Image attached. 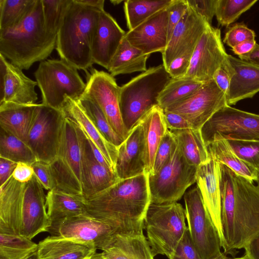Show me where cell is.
<instances>
[{"mask_svg": "<svg viewBox=\"0 0 259 259\" xmlns=\"http://www.w3.org/2000/svg\"><path fill=\"white\" fill-rule=\"evenodd\" d=\"M213 79L227 97L230 83V77L227 70L222 67L219 68L215 72Z\"/></svg>", "mask_w": 259, "mask_h": 259, "instance_id": "cell-54", "label": "cell"}, {"mask_svg": "<svg viewBox=\"0 0 259 259\" xmlns=\"http://www.w3.org/2000/svg\"><path fill=\"white\" fill-rule=\"evenodd\" d=\"M88 259H108V258L103 255L102 252L97 253L96 252L95 253H94L91 256H90Z\"/></svg>", "mask_w": 259, "mask_h": 259, "instance_id": "cell-60", "label": "cell"}, {"mask_svg": "<svg viewBox=\"0 0 259 259\" xmlns=\"http://www.w3.org/2000/svg\"><path fill=\"white\" fill-rule=\"evenodd\" d=\"M115 172L119 179L145 173L144 131L140 121L118 147Z\"/></svg>", "mask_w": 259, "mask_h": 259, "instance_id": "cell-24", "label": "cell"}, {"mask_svg": "<svg viewBox=\"0 0 259 259\" xmlns=\"http://www.w3.org/2000/svg\"><path fill=\"white\" fill-rule=\"evenodd\" d=\"M77 101L105 138L118 147L124 140L112 128L98 105L83 96Z\"/></svg>", "mask_w": 259, "mask_h": 259, "instance_id": "cell-39", "label": "cell"}, {"mask_svg": "<svg viewBox=\"0 0 259 259\" xmlns=\"http://www.w3.org/2000/svg\"><path fill=\"white\" fill-rule=\"evenodd\" d=\"M184 199L188 229L200 258H217L223 253L220 239L198 186L186 192Z\"/></svg>", "mask_w": 259, "mask_h": 259, "instance_id": "cell-11", "label": "cell"}, {"mask_svg": "<svg viewBox=\"0 0 259 259\" xmlns=\"http://www.w3.org/2000/svg\"><path fill=\"white\" fill-rule=\"evenodd\" d=\"M96 248L60 236H48L37 246L39 259H88Z\"/></svg>", "mask_w": 259, "mask_h": 259, "instance_id": "cell-27", "label": "cell"}, {"mask_svg": "<svg viewBox=\"0 0 259 259\" xmlns=\"http://www.w3.org/2000/svg\"><path fill=\"white\" fill-rule=\"evenodd\" d=\"M248 249L255 259H259V236L250 243Z\"/></svg>", "mask_w": 259, "mask_h": 259, "instance_id": "cell-58", "label": "cell"}, {"mask_svg": "<svg viewBox=\"0 0 259 259\" xmlns=\"http://www.w3.org/2000/svg\"><path fill=\"white\" fill-rule=\"evenodd\" d=\"M61 110L65 117L77 125L95 144L115 172L118 147L105 138L78 102L66 97Z\"/></svg>", "mask_w": 259, "mask_h": 259, "instance_id": "cell-25", "label": "cell"}, {"mask_svg": "<svg viewBox=\"0 0 259 259\" xmlns=\"http://www.w3.org/2000/svg\"><path fill=\"white\" fill-rule=\"evenodd\" d=\"M139 121L144 131L145 174L149 175L153 171L158 146L168 128L163 110L158 105L150 110Z\"/></svg>", "mask_w": 259, "mask_h": 259, "instance_id": "cell-29", "label": "cell"}, {"mask_svg": "<svg viewBox=\"0 0 259 259\" xmlns=\"http://www.w3.org/2000/svg\"><path fill=\"white\" fill-rule=\"evenodd\" d=\"M81 153L83 197L89 198L110 187L119 179L110 168L95 158L88 139L77 125Z\"/></svg>", "mask_w": 259, "mask_h": 259, "instance_id": "cell-22", "label": "cell"}, {"mask_svg": "<svg viewBox=\"0 0 259 259\" xmlns=\"http://www.w3.org/2000/svg\"><path fill=\"white\" fill-rule=\"evenodd\" d=\"M206 145L215 140H259V114L227 105L217 111L202 126Z\"/></svg>", "mask_w": 259, "mask_h": 259, "instance_id": "cell-12", "label": "cell"}, {"mask_svg": "<svg viewBox=\"0 0 259 259\" xmlns=\"http://www.w3.org/2000/svg\"><path fill=\"white\" fill-rule=\"evenodd\" d=\"M255 32L244 23H237L229 27L225 33L223 42L231 48L246 41L254 40Z\"/></svg>", "mask_w": 259, "mask_h": 259, "instance_id": "cell-44", "label": "cell"}, {"mask_svg": "<svg viewBox=\"0 0 259 259\" xmlns=\"http://www.w3.org/2000/svg\"><path fill=\"white\" fill-rule=\"evenodd\" d=\"M237 156L259 172V140H228Z\"/></svg>", "mask_w": 259, "mask_h": 259, "instance_id": "cell-43", "label": "cell"}, {"mask_svg": "<svg viewBox=\"0 0 259 259\" xmlns=\"http://www.w3.org/2000/svg\"><path fill=\"white\" fill-rule=\"evenodd\" d=\"M197 168L187 161L177 141L165 164L155 174L148 175L151 202H177L196 182Z\"/></svg>", "mask_w": 259, "mask_h": 259, "instance_id": "cell-8", "label": "cell"}, {"mask_svg": "<svg viewBox=\"0 0 259 259\" xmlns=\"http://www.w3.org/2000/svg\"><path fill=\"white\" fill-rule=\"evenodd\" d=\"M44 189L34 175L25 183L18 210L17 235L32 240L39 233L47 232L50 223Z\"/></svg>", "mask_w": 259, "mask_h": 259, "instance_id": "cell-16", "label": "cell"}, {"mask_svg": "<svg viewBox=\"0 0 259 259\" xmlns=\"http://www.w3.org/2000/svg\"><path fill=\"white\" fill-rule=\"evenodd\" d=\"M172 0H127L124 11L128 30H132L158 11L168 7Z\"/></svg>", "mask_w": 259, "mask_h": 259, "instance_id": "cell-35", "label": "cell"}, {"mask_svg": "<svg viewBox=\"0 0 259 259\" xmlns=\"http://www.w3.org/2000/svg\"><path fill=\"white\" fill-rule=\"evenodd\" d=\"M125 33L109 13L100 11L92 43L94 63L107 69Z\"/></svg>", "mask_w": 259, "mask_h": 259, "instance_id": "cell-23", "label": "cell"}, {"mask_svg": "<svg viewBox=\"0 0 259 259\" xmlns=\"http://www.w3.org/2000/svg\"><path fill=\"white\" fill-rule=\"evenodd\" d=\"M100 10L71 0L58 32L56 49L61 59L77 69L85 70L94 64L92 43Z\"/></svg>", "mask_w": 259, "mask_h": 259, "instance_id": "cell-4", "label": "cell"}, {"mask_svg": "<svg viewBox=\"0 0 259 259\" xmlns=\"http://www.w3.org/2000/svg\"><path fill=\"white\" fill-rule=\"evenodd\" d=\"M239 58L259 66V44H256L251 52L240 56Z\"/></svg>", "mask_w": 259, "mask_h": 259, "instance_id": "cell-56", "label": "cell"}, {"mask_svg": "<svg viewBox=\"0 0 259 259\" xmlns=\"http://www.w3.org/2000/svg\"><path fill=\"white\" fill-rule=\"evenodd\" d=\"M34 175L33 168L31 164L19 162L14 169L12 177L17 181L26 183L30 181Z\"/></svg>", "mask_w": 259, "mask_h": 259, "instance_id": "cell-52", "label": "cell"}, {"mask_svg": "<svg viewBox=\"0 0 259 259\" xmlns=\"http://www.w3.org/2000/svg\"><path fill=\"white\" fill-rule=\"evenodd\" d=\"M206 146L210 157L240 176L253 182L257 181L259 172L237 156L227 140H215Z\"/></svg>", "mask_w": 259, "mask_h": 259, "instance_id": "cell-33", "label": "cell"}, {"mask_svg": "<svg viewBox=\"0 0 259 259\" xmlns=\"http://www.w3.org/2000/svg\"><path fill=\"white\" fill-rule=\"evenodd\" d=\"M220 168L223 252L227 255L248 248L259 236V187L223 164Z\"/></svg>", "mask_w": 259, "mask_h": 259, "instance_id": "cell-1", "label": "cell"}, {"mask_svg": "<svg viewBox=\"0 0 259 259\" xmlns=\"http://www.w3.org/2000/svg\"><path fill=\"white\" fill-rule=\"evenodd\" d=\"M170 259H201L186 229Z\"/></svg>", "mask_w": 259, "mask_h": 259, "instance_id": "cell-48", "label": "cell"}, {"mask_svg": "<svg viewBox=\"0 0 259 259\" xmlns=\"http://www.w3.org/2000/svg\"><path fill=\"white\" fill-rule=\"evenodd\" d=\"M48 232L102 251L110 245L115 234L110 226L86 214L66 219Z\"/></svg>", "mask_w": 259, "mask_h": 259, "instance_id": "cell-17", "label": "cell"}, {"mask_svg": "<svg viewBox=\"0 0 259 259\" xmlns=\"http://www.w3.org/2000/svg\"><path fill=\"white\" fill-rule=\"evenodd\" d=\"M228 56L221 38V30L208 25L194 48L184 77L205 83L212 80L216 71L222 67L230 76L232 68Z\"/></svg>", "mask_w": 259, "mask_h": 259, "instance_id": "cell-13", "label": "cell"}, {"mask_svg": "<svg viewBox=\"0 0 259 259\" xmlns=\"http://www.w3.org/2000/svg\"><path fill=\"white\" fill-rule=\"evenodd\" d=\"M57 38L45 26L42 0H35L19 23L0 30V54L22 70H28L51 54L56 49Z\"/></svg>", "mask_w": 259, "mask_h": 259, "instance_id": "cell-3", "label": "cell"}, {"mask_svg": "<svg viewBox=\"0 0 259 259\" xmlns=\"http://www.w3.org/2000/svg\"><path fill=\"white\" fill-rule=\"evenodd\" d=\"M151 202L148 174L119 179L105 190L84 198L87 215L110 226L115 233H143Z\"/></svg>", "mask_w": 259, "mask_h": 259, "instance_id": "cell-2", "label": "cell"}, {"mask_svg": "<svg viewBox=\"0 0 259 259\" xmlns=\"http://www.w3.org/2000/svg\"><path fill=\"white\" fill-rule=\"evenodd\" d=\"M46 204L50 223L48 230L66 219L87 214L83 196L56 189L48 191Z\"/></svg>", "mask_w": 259, "mask_h": 259, "instance_id": "cell-30", "label": "cell"}, {"mask_svg": "<svg viewBox=\"0 0 259 259\" xmlns=\"http://www.w3.org/2000/svg\"><path fill=\"white\" fill-rule=\"evenodd\" d=\"M227 59L233 70L227 96V104L231 106L259 92V66L230 55Z\"/></svg>", "mask_w": 259, "mask_h": 259, "instance_id": "cell-26", "label": "cell"}, {"mask_svg": "<svg viewBox=\"0 0 259 259\" xmlns=\"http://www.w3.org/2000/svg\"><path fill=\"white\" fill-rule=\"evenodd\" d=\"M167 128L170 131L193 128L190 123L179 114L168 111H163Z\"/></svg>", "mask_w": 259, "mask_h": 259, "instance_id": "cell-51", "label": "cell"}, {"mask_svg": "<svg viewBox=\"0 0 259 259\" xmlns=\"http://www.w3.org/2000/svg\"><path fill=\"white\" fill-rule=\"evenodd\" d=\"M35 2V0H0V30L19 23Z\"/></svg>", "mask_w": 259, "mask_h": 259, "instance_id": "cell-40", "label": "cell"}, {"mask_svg": "<svg viewBox=\"0 0 259 259\" xmlns=\"http://www.w3.org/2000/svg\"><path fill=\"white\" fill-rule=\"evenodd\" d=\"M257 0H218L215 16L218 25L229 27Z\"/></svg>", "mask_w": 259, "mask_h": 259, "instance_id": "cell-41", "label": "cell"}, {"mask_svg": "<svg viewBox=\"0 0 259 259\" xmlns=\"http://www.w3.org/2000/svg\"><path fill=\"white\" fill-rule=\"evenodd\" d=\"M175 136L187 161L198 167L210 159L201 130L189 128L171 131Z\"/></svg>", "mask_w": 259, "mask_h": 259, "instance_id": "cell-34", "label": "cell"}, {"mask_svg": "<svg viewBox=\"0 0 259 259\" xmlns=\"http://www.w3.org/2000/svg\"><path fill=\"white\" fill-rule=\"evenodd\" d=\"M0 157L16 163L31 165L37 161L33 152L24 141L1 127Z\"/></svg>", "mask_w": 259, "mask_h": 259, "instance_id": "cell-37", "label": "cell"}, {"mask_svg": "<svg viewBox=\"0 0 259 259\" xmlns=\"http://www.w3.org/2000/svg\"><path fill=\"white\" fill-rule=\"evenodd\" d=\"M65 120L62 110L37 104L26 143L37 161L50 163L57 157Z\"/></svg>", "mask_w": 259, "mask_h": 259, "instance_id": "cell-10", "label": "cell"}, {"mask_svg": "<svg viewBox=\"0 0 259 259\" xmlns=\"http://www.w3.org/2000/svg\"><path fill=\"white\" fill-rule=\"evenodd\" d=\"M220 164L213 158L197 168V186L209 213L218 233L222 248L225 245L221 221V192L220 187Z\"/></svg>", "mask_w": 259, "mask_h": 259, "instance_id": "cell-19", "label": "cell"}, {"mask_svg": "<svg viewBox=\"0 0 259 259\" xmlns=\"http://www.w3.org/2000/svg\"><path fill=\"white\" fill-rule=\"evenodd\" d=\"M228 259H255L252 255L248 248L244 250L243 254L238 257H229Z\"/></svg>", "mask_w": 259, "mask_h": 259, "instance_id": "cell-59", "label": "cell"}, {"mask_svg": "<svg viewBox=\"0 0 259 259\" xmlns=\"http://www.w3.org/2000/svg\"><path fill=\"white\" fill-rule=\"evenodd\" d=\"M186 212L177 202L157 204L151 202L144 219L147 239L154 256H172L187 227Z\"/></svg>", "mask_w": 259, "mask_h": 259, "instance_id": "cell-6", "label": "cell"}, {"mask_svg": "<svg viewBox=\"0 0 259 259\" xmlns=\"http://www.w3.org/2000/svg\"><path fill=\"white\" fill-rule=\"evenodd\" d=\"M37 246L25 237L0 233V259H23L36 250Z\"/></svg>", "mask_w": 259, "mask_h": 259, "instance_id": "cell-38", "label": "cell"}, {"mask_svg": "<svg viewBox=\"0 0 259 259\" xmlns=\"http://www.w3.org/2000/svg\"><path fill=\"white\" fill-rule=\"evenodd\" d=\"M122 2V1H118V0H116V1H110V2L113 4L114 5H118L120 3H121Z\"/></svg>", "mask_w": 259, "mask_h": 259, "instance_id": "cell-62", "label": "cell"}, {"mask_svg": "<svg viewBox=\"0 0 259 259\" xmlns=\"http://www.w3.org/2000/svg\"><path fill=\"white\" fill-rule=\"evenodd\" d=\"M83 5L96 8L100 11L104 10V0H76Z\"/></svg>", "mask_w": 259, "mask_h": 259, "instance_id": "cell-57", "label": "cell"}, {"mask_svg": "<svg viewBox=\"0 0 259 259\" xmlns=\"http://www.w3.org/2000/svg\"><path fill=\"white\" fill-rule=\"evenodd\" d=\"M171 78L162 64L147 69L120 87V112L129 132L150 110L158 105L159 95Z\"/></svg>", "mask_w": 259, "mask_h": 259, "instance_id": "cell-5", "label": "cell"}, {"mask_svg": "<svg viewBox=\"0 0 259 259\" xmlns=\"http://www.w3.org/2000/svg\"><path fill=\"white\" fill-rule=\"evenodd\" d=\"M36 105L11 102L0 103L1 127L26 143Z\"/></svg>", "mask_w": 259, "mask_h": 259, "instance_id": "cell-31", "label": "cell"}, {"mask_svg": "<svg viewBox=\"0 0 259 259\" xmlns=\"http://www.w3.org/2000/svg\"><path fill=\"white\" fill-rule=\"evenodd\" d=\"M194 49L181 54L176 58L166 69L172 78H182L185 76L188 70Z\"/></svg>", "mask_w": 259, "mask_h": 259, "instance_id": "cell-49", "label": "cell"}, {"mask_svg": "<svg viewBox=\"0 0 259 259\" xmlns=\"http://www.w3.org/2000/svg\"><path fill=\"white\" fill-rule=\"evenodd\" d=\"M149 56L132 46L124 37L107 70L113 77L135 72H143L147 70L146 62Z\"/></svg>", "mask_w": 259, "mask_h": 259, "instance_id": "cell-32", "label": "cell"}, {"mask_svg": "<svg viewBox=\"0 0 259 259\" xmlns=\"http://www.w3.org/2000/svg\"><path fill=\"white\" fill-rule=\"evenodd\" d=\"M256 44L255 39L246 41L232 48V51L235 55L240 57L251 52Z\"/></svg>", "mask_w": 259, "mask_h": 259, "instance_id": "cell-55", "label": "cell"}, {"mask_svg": "<svg viewBox=\"0 0 259 259\" xmlns=\"http://www.w3.org/2000/svg\"><path fill=\"white\" fill-rule=\"evenodd\" d=\"M34 76L42 104L58 110H61L66 97L78 100L86 87L77 69L61 59L40 62Z\"/></svg>", "mask_w": 259, "mask_h": 259, "instance_id": "cell-7", "label": "cell"}, {"mask_svg": "<svg viewBox=\"0 0 259 259\" xmlns=\"http://www.w3.org/2000/svg\"><path fill=\"white\" fill-rule=\"evenodd\" d=\"M189 7L200 15L210 25L215 14L218 0H187Z\"/></svg>", "mask_w": 259, "mask_h": 259, "instance_id": "cell-50", "label": "cell"}, {"mask_svg": "<svg viewBox=\"0 0 259 259\" xmlns=\"http://www.w3.org/2000/svg\"><path fill=\"white\" fill-rule=\"evenodd\" d=\"M36 176L43 188L48 191L56 189V182L49 163L37 161L31 164Z\"/></svg>", "mask_w": 259, "mask_h": 259, "instance_id": "cell-46", "label": "cell"}, {"mask_svg": "<svg viewBox=\"0 0 259 259\" xmlns=\"http://www.w3.org/2000/svg\"><path fill=\"white\" fill-rule=\"evenodd\" d=\"M17 163L0 157V187L3 186L12 176Z\"/></svg>", "mask_w": 259, "mask_h": 259, "instance_id": "cell-53", "label": "cell"}, {"mask_svg": "<svg viewBox=\"0 0 259 259\" xmlns=\"http://www.w3.org/2000/svg\"><path fill=\"white\" fill-rule=\"evenodd\" d=\"M256 182H257V185L259 187V175H258V180H257V181Z\"/></svg>", "mask_w": 259, "mask_h": 259, "instance_id": "cell-63", "label": "cell"}, {"mask_svg": "<svg viewBox=\"0 0 259 259\" xmlns=\"http://www.w3.org/2000/svg\"><path fill=\"white\" fill-rule=\"evenodd\" d=\"M188 7L187 0H172L168 7V41L175 28L185 14Z\"/></svg>", "mask_w": 259, "mask_h": 259, "instance_id": "cell-47", "label": "cell"}, {"mask_svg": "<svg viewBox=\"0 0 259 259\" xmlns=\"http://www.w3.org/2000/svg\"><path fill=\"white\" fill-rule=\"evenodd\" d=\"M71 0H42L45 26L50 33L57 36L62 20Z\"/></svg>", "mask_w": 259, "mask_h": 259, "instance_id": "cell-42", "label": "cell"}, {"mask_svg": "<svg viewBox=\"0 0 259 259\" xmlns=\"http://www.w3.org/2000/svg\"><path fill=\"white\" fill-rule=\"evenodd\" d=\"M177 140L175 135L168 129L163 136L156 151L152 172L154 175L161 168L169 158Z\"/></svg>", "mask_w": 259, "mask_h": 259, "instance_id": "cell-45", "label": "cell"}, {"mask_svg": "<svg viewBox=\"0 0 259 259\" xmlns=\"http://www.w3.org/2000/svg\"><path fill=\"white\" fill-rule=\"evenodd\" d=\"M203 83L186 77L171 78L160 93L158 105L164 110L168 107L191 96Z\"/></svg>", "mask_w": 259, "mask_h": 259, "instance_id": "cell-36", "label": "cell"}, {"mask_svg": "<svg viewBox=\"0 0 259 259\" xmlns=\"http://www.w3.org/2000/svg\"><path fill=\"white\" fill-rule=\"evenodd\" d=\"M56 189L83 196L81 153L77 125L65 117L58 153L49 163Z\"/></svg>", "mask_w": 259, "mask_h": 259, "instance_id": "cell-9", "label": "cell"}, {"mask_svg": "<svg viewBox=\"0 0 259 259\" xmlns=\"http://www.w3.org/2000/svg\"><path fill=\"white\" fill-rule=\"evenodd\" d=\"M37 85L18 67L8 61L0 55V103L11 102L18 104H36L37 94L35 91Z\"/></svg>", "mask_w": 259, "mask_h": 259, "instance_id": "cell-21", "label": "cell"}, {"mask_svg": "<svg viewBox=\"0 0 259 259\" xmlns=\"http://www.w3.org/2000/svg\"><path fill=\"white\" fill-rule=\"evenodd\" d=\"M227 105L226 95L212 79L204 83L188 98L163 111L179 114L190 123L193 129L201 130L217 111Z\"/></svg>", "mask_w": 259, "mask_h": 259, "instance_id": "cell-15", "label": "cell"}, {"mask_svg": "<svg viewBox=\"0 0 259 259\" xmlns=\"http://www.w3.org/2000/svg\"><path fill=\"white\" fill-rule=\"evenodd\" d=\"M24 258H25V257H24Z\"/></svg>", "mask_w": 259, "mask_h": 259, "instance_id": "cell-64", "label": "cell"}, {"mask_svg": "<svg viewBox=\"0 0 259 259\" xmlns=\"http://www.w3.org/2000/svg\"><path fill=\"white\" fill-rule=\"evenodd\" d=\"M119 92L120 87L113 76L94 69L89 75L82 96L92 99L98 105L112 128L124 140L129 132L121 117Z\"/></svg>", "mask_w": 259, "mask_h": 259, "instance_id": "cell-14", "label": "cell"}, {"mask_svg": "<svg viewBox=\"0 0 259 259\" xmlns=\"http://www.w3.org/2000/svg\"><path fill=\"white\" fill-rule=\"evenodd\" d=\"M108 259H154L143 233H115L110 245L102 252Z\"/></svg>", "mask_w": 259, "mask_h": 259, "instance_id": "cell-28", "label": "cell"}, {"mask_svg": "<svg viewBox=\"0 0 259 259\" xmlns=\"http://www.w3.org/2000/svg\"><path fill=\"white\" fill-rule=\"evenodd\" d=\"M210 25L190 7L175 28L165 50L162 53L163 65L166 69L176 58L194 49L201 35Z\"/></svg>", "mask_w": 259, "mask_h": 259, "instance_id": "cell-18", "label": "cell"}, {"mask_svg": "<svg viewBox=\"0 0 259 259\" xmlns=\"http://www.w3.org/2000/svg\"><path fill=\"white\" fill-rule=\"evenodd\" d=\"M168 7L126 32L125 38L134 47L144 54L165 50L168 43Z\"/></svg>", "mask_w": 259, "mask_h": 259, "instance_id": "cell-20", "label": "cell"}, {"mask_svg": "<svg viewBox=\"0 0 259 259\" xmlns=\"http://www.w3.org/2000/svg\"><path fill=\"white\" fill-rule=\"evenodd\" d=\"M23 259H39L37 250L28 255Z\"/></svg>", "mask_w": 259, "mask_h": 259, "instance_id": "cell-61", "label": "cell"}]
</instances>
